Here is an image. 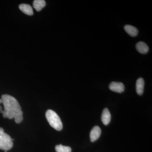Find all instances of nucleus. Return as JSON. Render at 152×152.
I'll list each match as a JSON object with an SVG mask.
<instances>
[{
    "label": "nucleus",
    "instance_id": "1",
    "mask_svg": "<svg viewBox=\"0 0 152 152\" xmlns=\"http://www.w3.org/2000/svg\"><path fill=\"white\" fill-rule=\"evenodd\" d=\"M1 98L4 108L3 117L10 119L14 118L17 124L21 122L23 120V113L16 99L8 94L3 95Z\"/></svg>",
    "mask_w": 152,
    "mask_h": 152
},
{
    "label": "nucleus",
    "instance_id": "2",
    "mask_svg": "<svg viewBox=\"0 0 152 152\" xmlns=\"http://www.w3.org/2000/svg\"><path fill=\"white\" fill-rule=\"evenodd\" d=\"M46 117L51 126L57 131L61 130L63 124L61 118L54 111L48 110L46 112Z\"/></svg>",
    "mask_w": 152,
    "mask_h": 152
},
{
    "label": "nucleus",
    "instance_id": "3",
    "mask_svg": "<svg viewBox=\"0 0 152 152\" xmlns=\"http://www.w3.org/2000/svg\"><path fill=\"white\" fill-rule=\"evenodd\" d=\"M12 140L8 134L4 132L0 134V149L5 151L10 150L13 147Z\"/></svg>",
    "mask_w": 152,
    "mask_h": 152
},
{
    "label": "nucleus",
    "instance_id": "4",
    "mask_svg": "<svg viewBox=\"0 0 152 152\" xmlns=\"http://www.w3.org/2000/svg\"><path fill=\"white\" fill-rule=\"evenodd\" d=\"M109 88L115 92L122 93L124 91V85L121 82H113L109 85Z\"/></svg>",
    "mask_w": 152,
    "mask_h": 152
},
{
    "label": "nucleus",
    "instance_id": "5",
    "mask_svg": "<svg viewBox=\"0 0 152 152\" xmlns=\"http://www.w3.org/2000/svg\"><path fill=\"white\" fill-rule=\"evenodd\" d=\"M101 129L98 126H95L92 129L90 132V139L91 142H94L101 135Z\"/></svg>",
    "mask_w": 152,
    "mask_h": 152
},
{
    "label": "nucleus",
    "instance_id": "6",
    "mask_svg": "<svg viewBox=\"0 0 152 152\" xmlns=\"http://www.w3.org/2000/svg\"><path fill=\"white\" fill-rule=\"evenodd\" d=\"M144 85H145V82L142 78H139L137 80L136 82V92L138 95L141 96L143 94Z\"/></svg>",
    "mask_w": 152,
    "mask_h": 152
},
{
    "label": "nucleus",
    "instance_id": "7",
    "mask_svg": "<svg viewBox=\"0 0 152 152\" xmlns=\"http://www.w3.org/2000/svg\"><path fill=\"white\" fill-rule=\"evenodd\" d=\"M136 48L138 52L142 54L147 53L149 50L147 44L142 42H139L136 44Z\"/></svg>",
    "mask_w": 152,
    "mask_h": 152
},
{
    "label": "nucleus",
    "instance_id": "8",
    "mask_svg": "<svg viewBox=\"0 0 152 152\" xmlns=\"http://www.w3.org/2000/svg\"><path fill=\"white\" fill-rule=\"evenodd\" d=\"M102 121L104 125H107L110 122L111 114L108 109L105 108L103 111L102 115Z\"/></svg>",
    "mask_w": 152,
    "mask_h": 152
},
{
    "label": "nucleus",
    "instance_id": "9",
    "mask_svg": "<svg viewBox=\"0 0 152 152\" xmlns=\"http://www.w3.org/2000/svg\"><path fill=\"white\" fill-rule=\"evenodd\" d=\"M19 8L23 13L28 15L31 16L34 14L32 8L30 5L21 4L19 5Z\"/></svg>",
    "mask_w": 152,
    "mask_h": 152
},
{
    "label": "nucleus",
    "instance_id": "10",
    "mask_svg": "<svg viewBox=\"0 0 152 152\" xmlns=\"http://www.w3.org/2000/svg\"><path fill=\"white\" fill-rule=\"evenodd\" d=\"M124 30L128 34L132 37H136L138 34L137 29L131 25H126L124 26Z\"/></svg>",
    "mask_w": 152,
    "mask_h": 152
},
{
    "label": "nucleus",
    "instance_id": "11",
    "mask_svg": "<svg viewBox=\"0 0 152 152\" xmlns=\"http://www.w3.org/2000/svg\"><path fill=\"white\" fill-rule=\"evenodd\" d=\"M46 6V2L44 0H35L33 2V7L37 12L42 10Z\"/></svg>",
    "mask_w": 152,
    "mask_h": 152
},
{
    "label": "nucleus",
    "instance_id": "12",
    "mask_svg": "<svg viewBox=\"0 0 152 152\" xmlns=\"http://www.w3.org/2000/svg\"><path fill=\"white\" fill-rule=\"evenodd\" d=\"M55 150L57 152H71L72 149L70 147L65 146L61 144L57 145L55 147Z\"/></svg>",
    "mask_w": 152,
    "mask_h": 152
},
{
    "label": "nucleus",
    "instance_id": "13",
    "mask_svg": "<svg viewBox=\"0 0 152 152\" xmlns=\"http://www.w3.org/2000/svg\"><path fill=\"white\" fill-rule=\"evenodd\" d=\"M4 133V130L3 128H0V134H3Z\"/></svg>",
    "mask_w": 152,
    "mask_h": 152
},
{
    "label": "nucleus",
    "instance_id": "14",
    "mask_svg": "<svg viewBox=\"0 0 152 152\" xmlns=\"http://www.w3.org/2000/svg\"><path fill=\"white\" fill-rule=\"evenodd\" d=\"M0 112H1V113H4V111L2 110V108L1 106H0Z\"/></svg>",
    "mask_w": 152,
    "mask_h": 152
},
{
    "label": "nucleus",
    "instance_id": "15",
    "mask_svg": "<svg viewBox=\"0 0 152 152\" xmlns=\"http://www.w3.org/2000/svg\"><path fill=\"white\" fill-rule=\"evenodd\" d=\"M2 103H3L2 100V99H0V104Z\"/></svg>",
    "mask_w": 152,
    "mask_h": 152
},
{
    "label": "nucleus",
    "instance_id": "16",
    "mask_svg": "<svg viewBox=\"0 0 152 152\" xmlns=\"http://www.w3.org/2000/svg\"><path fill=\"white\" fill-rule=\"evenodd\" d=\"M12 140H14V139H12Z\"/></svg>",
    "mask_w": 152,
    "mask_h": 152
},
{
    "label": "nucleus",
    "instance_id": "17",
    "mask_svg": "<svg viewBox=\"0 0 152 152\" xmlns=\"http://www.w3.org/2000/svg\"><path fill=\"white\" fill-rule=\"evenodd\" d=\"M5 152H7V151H5Z\"/></svg>",
    "mask_w": 152,
    "mask_h": 152
}]
</instances>
